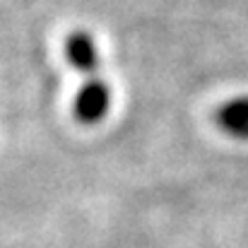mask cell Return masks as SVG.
I'll return each mask as SVG.
<instances>
[{
  "label": "cell",
  "mask_w": 248,
  "mask_h": 248,
  "mask_svg": "<svg viewBox=\"0 0 248 248\" xmlns=\"http://www.w3.org/2000/svg\"><path fill=\"white\" fill-rule=\"evenodd\" d=\"M108 106H111V92L106 82L101 80H89L80 89V94L75 96V106H73V113H75V121L82 123V125H94L99 123L106 113H108Z\"/></svg>",
  "instance_id": "6da1fadb"
},
{
  "label": "cell",
  "mask_w": 248,
  "mask_h": 248,
  "mask_svg": "<svg viewBox=\"0 0 248 248\" xmlns=\"http://www.w3.org/2000/svg\"><path fill=\"white\" fill-rule=\"evenodd\" d=\"M215 123L222 133L236 140H248V94L224 101L215 111Z\"/></svg>",
  "instance_id": "7a4b0ae2"
},
{
  "label": "cell",
  "mask_w": 248,
  "mask_h": 248,
  "mask_svg": "<svg viewBox=\"0 0 248 248\" xmlns=\"http://www.w3.org/2000/svg\"><path fill=\"white\" fill-rule=\"evenodd\" d=\"M65 53H68V61L80 70V73H96L99 68V53H96V46L92 41V36L87 31H73L65 41Z\"/></svg>",
  "instance_id": "3957f363"
}]
</instances>
